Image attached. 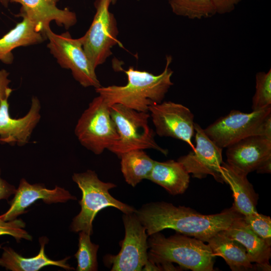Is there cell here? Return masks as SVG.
I'll return each mask as SVG.
<instances>
[{
	"label": "cell",
	"instance_id": "14",
	"mask_svg": "<svg viewBox=\"0 0 271 271\" xmlns=\"http://www.w3.org/2000/svg\"><path fill=\"white\" fill-rule=\"evenodd\" d=\"M59 0H11V3L21 5L16 16L27 18L35 26L38 32L45 37L46 31L50 28V24L55 21L58 26L68 29L77 22L76 14L67 8L57 7ZM46 38V37H45Z\"/></svg>",
	"mask_w": 271,
	"mask_h": 271
},
{
	"label": "cell",
	"instance_id": "19",
	"mask_svg": "<svg viewBox=\"0 0 271 271\" xmlns=\"http://www.w3.org/2000/svg\"><path fill=\"white\" fill-rule=\"evenodd\" d=\"M48 239L47 237L39 238L41 248L39 253L32 257H25L16 252L12 248L3 247V252L0 257V266L12 271H38L48 265H55L70 270L74 269L67 263L70 257L60 260L50 259L45 254L44 248Z\"/></svg>",
	"mask_w": 271,
	"mask_h": 271
},
{
	"label": "cell",
	"instance_id": "32",
	"mask_svg": "<svg viewBox=\"0 0 271 271\" xmlns=\"http://www.w3.org/2000/svg\"><path fill=\"white\" fill-rule=\"evenodd\" d=\"M256 136L271 140V113L268 114L260 124Z\"/></svg>",
	"mask_w": 271,
	"mask_h": 271
},
{
	"label": "cell",
	"instance_id": "30",
	"mask_svg": "<svg viewBox=\"0 0 271 271\" xmlns=\"http://www.w3.org/2000/svg\"><path fill=\"white\" fill-rule=\"evenodd\" d=\"M9 73L5 70H0V106L2 100L10 96L13 90L9 87L10 80Z\"/></svg>",
	"mask_w": 271,
	"mask_h": 271
},
{
	"label": "cell",
	"instance_id": "20",
	"mask_svg": "<svg viewBox=\"0 0 271 271\" xmlns=\"http://www.w3.org/2000/svg\"><path fill=\"white\" fill-rule=\"evenodd\" d=\"M214 256L222 257L232 270H248L253 269L245 247L238 241L220 231L206 241Z\"/></svg>",
	"mask_w": 271,
	"mask_h": 271
},
{
	"label": "cell",
	"instance_id": "2",
	"mask_svg": "<svg viewBox=\"0 0 271 271\" xmlns=\"http://www.w3.org/2000/svg\"><path fill=\"white\" fill-rule=\"evenodd\" d=\"M172 60L171 56H167L165 68L157 75L129 67L124 71L127 78L126 84L100 86L95 88V91L109 106L119 103L138 111L148 112L150 106L162 102L173 84L171 80L173 71L170 68Z\"/></svg>",
	"mask_w": 271,
	"mask_h": 271
},
{
	"label": "cell",
	"instance_id": "26",
	"mask_svg": "<svg viewBox=\"0 0 271 271\" xmlns=\"http://www.w3.org/2000/svg\"><path fill=\"white\" fill-rule=\"evenodd\" d=\"M271 107V69L255 75V92L252 97V111Z\"/></svg>",
	"mask_w": 271,
	"mask_h": 271
},
{
	"label": "cell",
	"instance_id": "33",
	"mask_svg": "<svg viewBox=\"0 0 271 271\" xmlns=\"http://www.w3.org/2000/svg\"><path fill=\"white\" fill-rule=\"evenodd\" d=\"M257 173H270L271 157L263 162L256 170Z\"/></svg>",
	"mask_w": 271,
	"mask_h": 271
},
{
	"label": "cell",
	"instance_id": "11",
	"mask_svg": "<svg viewBox=\"0 0 271 271\" xmlns=\"http://www.w3.org/2000/svg\"><path fill=\"white\" fill-rule=\"evenodd\" d=\"M149 112L159 136L181 140L194 148L192 143L195 132L194 116L189 108L169 101L150 106Z\"/></svg>",
	"mask_w": 271,
	"mask_h": 271
},
{
	"label": "cell",
	"instance_id": "34",
	"mask_svg": "<svg viewBox=\"0 0 271 271\" xmlns=\"http://www.w3.org/2000/svg\"><path fill=\"white\" fill-rule=\"evenodd\" d=\"M10 3L11 0H0V4L5 7H8Z\"/></svg>",
	"mask_w": 271,
	"mask_h": 271
},
{
	"label": "cell",
	"instance_id": "10",
	"mask_svg": "<svg viewBox=\"0 0 271 271\" xmlns=\"http://www.w3.org/2000/svg\"><path fill=\"white\" fill-rule=\"evenodd\" d=\"M271 113V107L244 113L231 110L211 123L204 131L221 149L246 137L257 135L258 128L264 118Z\"/></svg>",
	"mask_w": 271,
	"mask_h": 271
},
{
	"label": "cell",
	"instance_id": "24",
	"mask_svg": "<svg viewBox=\"0 0 271 271\" xmlns=\"http://www.w3.org/2000/svg\"><path fill=\"white\" fill-rule=\"evenodd\" d=\"M173 12L190 19L207 18L216 12L211 0H168Z\"/></svg>",
	"mask_w": 271,
	"mask_h": 271
},
{
	"label": "cell",
	"instance_id": "8",
	"mask_svg": "<svg viewBox=\"0 0 271 271\" xmlns=\"http://www.w3.org/2000/svg\"><path fill=\"white\" fill-rule=\"evenodd\" d=\"M112 0H96V13L92 22L81 37L85 53L93 67L105 62L112 54L111 49L120 43L117 39L118 30L115 18L109 12Z\"/></svg>",
	"mask_w": 271,
	"mask_h": 271
},
{
	"label": "cell",
	"instance_id": "22",
	"mask_svg": "<svg viewBox=\"0 0 271 271\" xmlns=\"http://www.w3.org/2000/svg\"><path fill=\"white\" fill-rule=\"evenodd\" d=\"M46 38L38 32L34 24L27 18L0 38V61L11 63L14 59L12 51L21 46L41 43Z\"/></svg>",
	"mask_w": 271,
	"mask_h": 271
},
{
	"label": "cell",
	"instance_id": "21",
	"mask_svg": "<svg viewBox=\"0 0 271 271\" xmlns=\"http://www.w3.org/2000/svg\"><path fill=\"white\" fill-rule=\"evenodd\" d=\"M163 187L172 195L183 193L190 182L189 174L178 161H155L148 179Z\"/></svg>",
	"mask_w": 271,
	"mask_h": 271
},
{
	"label": "cell",
	"instance_id": "17",
	"mask_svg": "<svg viewBox=\"0 0 271 271\" xmlns=\"http://www.w3.org/2000/svg\"><path fill=\"white\" fill-rule=\"evenodd\" d=\"M223 231L245 247L251 262H255L263 270H270V245L252 231L244 221L243 216L234 220Z\"/></svg>",
	"mask_w": 271,
	"mask_h": 271
},
{
	"label": "cell",
	"instance_id": "31",
	"mask_svg": "<svg viewBox=\"0 0 271 271\" xmlns=\"http://www.w3.org/2000/svg\"><path fill=\"white\" fill-rule=\"evenodd\" d=\"M1 170L0 169V200H8L12 195L15 194L17 189L15 187L9 184L1 177Z\"/></svg>",
	"mask_w": 271,
	"mask_h": 271
},
{
	"label": "cell",
	"instance_id": "15",
	"mask_svg": "<svg viewBox=\"0 0 271 271\" xmlns=\"http://www.w3.org/2000/svg\"><path fill=\"white\" fill-rule=\"evenodd\" d=\"M8 98H4L0 106V143L22 146L28 143L40 121L41 104L34 96L28 112L22 117L13 118L9 113Z\"/></svg>",
	"mask_w": 271,
	"mask_h": 271
},
{
	"label": "cell",
	"instance_id": "36",
	"mask_svg": "<svg viewBox=\"0 0 271 271\" xmlns=\"http://www.w3.org/2000/svg\"><path fill=\"white\" fill-rule=\"evenodd\" d=\"M1 247V245H0V248Z\"/></svg>",
	"mask_w": 271,
	"mask_h": 271
},
{
	"label": "cell",
	"instance_id": "18",
	"mask_svg": "<svg viewBox=\"0 0 271 271\" xmlns=\"http://www.w3.org/2000/svg\"><path fill=\"white\" fill-rule=\"evenodd\" d=\"M222 182L228 184L233 192L234 209L243 216L257 213L258 196L245 175L223 163L220 168Z\"/></svg>",
	"mask_w": 271,
	"mask_h": 271
},
{
	"label": "cell",
	"instance_id": "6",
	"mask_svg": "<svg viewBox=\"0 0 271 271\" xmlns=\"http://www.w3.org/2000/svg\"><path fill=\"white\" fill-rule=\"evenodd\" d=\"M80 144L96 155L109 149L118 139L110 106L102 97H95L78 120L74 129Z\"/></svg>",
	"mask_w": 271,
	"mask_h": 271
},
{
	"label": "cell",
	"instance_id": "7",
	"mask_svg": "<svg viewBox=\"0 0 271 271\" xmlns=\"http://www.w3.org/2000/svg\"><path fill=\"white\" fill-rule=\"evenodd\" d=\"M49 40L47 47L58 63L70 69L74 78L84 87L101 86L95 69L88 58L82 46V38H73L69 32L61 34L54 33L50 28L45 34Z\"/></svg>",
	"mask_w": 271,
	"mask_h": 271
},
{
	"label": "cell",
	"instance_id": "12",
	"mask_svg": "<svg viewBox=\"0 0 271 271\" xmlns=\"http://www.w3.org/2000/svg\"><path fill=\"white\" fill-rule=\"evenodd\" d=\"M194 128L196 146L177 161L195 178L202 179L210 175L217 181L222 182L220 168L223 163V149L215 144L198 123H195Z\"/></svg>",
	"mask_w": 271,
	"mask_h": 271
},
{
	"label": "cell",
	"instance_id": "1",
	"mask_svg": "<svg viewBox=\"0 0 271 271\" xmlns=\"http://www.w3.org/2000/svg\"><path fill=\"white\" fill-rule=\"evenodd\" d=\"M134 214L145 227L148 236L165 229H172L203 242L226 229L234 220L243 216L233 206L220 213L203 215L190 208L176 207L165 202L144 205Z\"/></svg>",
	"mask_w": 271,
	"mask_h": 271
},
{
	"label": "cell",
	"instance_id": "23",
	"mask_svg": "<svg viewBox=\"0 0 271 271\" xmlns=\"http://www.w3.org/2000/svg\"><path fill=\"white\" fill-rule=\"evenodd\" d=\"M121 171L126 182L135 187L144 179H147L153 169L155 160L143 150L125 152L119 157Z\"/></svg>",
	"mask_w": 271,
	"mask_h": 271
},
{
	"label": "cell",
	"instance_id": "4",
	"mask_svg": "<svg viewBox=\"0 0 271 271\" xmlns=\"http://www.w3.org/2000/svg\"><path fill=\"white\" fill-rule=\"evenodd\" d=\"M72 179L82 192L79 201L81 209L73 219L71 230L75 232L82 231L91 235L92 222L97 213L107 207H113L124 214L133 213L136 209L113 198L109 190L116 185L101 181L96 173L88 170L83 173H74Z\"/></svg>",
	"mask_w": 271,
	"mask_h": 271
},
{
	"label": "cell",
	"instance_id": "27",
	"mask_svg": "<svg viewBox=\"0 0 271 271\" xmlns=\"http://www.w3.org/2000/svg\"><path fill=\"white\" fill-rule=\"evenodd\" d=\"M243 219L254 232L271 245V219L269 216L257 212L243 216Z\"/></svg>",
	"mask_w": 271,
	"mask_h": 271
},
{
	"label": "cell",
	"instance_id": "3",
	"mask_svg": "<svg viewBox=\"0 0 271 271\" xmlns=\"http://www.w3.org/2000/svg\"><path fill=\"white\" fill-rule=\"evenodd\" d=\"M148 239L149 260L161 270L168 263L175 262L193 271L214 270V256L207 244L196 238L181 234L168 237L159 232Z\"/></svg>",
	"mask_w": 271,
	"mask_h": 271
},
{
	"label": "cell",
	"instance_id": "13",
	"mask_svg": "<svg viewBox=\"0 0 271 271\" xmlns=\"http://www.w3.org/2000/svg\"><path fill=\"white\" fill-rule=\"evenodd\" d=\"M227 164L247 176L271 157V140L260 136L244 138L227 148Z\"/></svg>",
	"mask_w": 271,
	"mask_h": 271
},
{
	"label": "cell",
	"instance_id": "9",
	"mask_svg": "<svg viewBox=\"0 0 271 271\" xmlns=\"http://www.w3.org/2000/svg\"><path fill=\"white\" fill-rule=\"evenodd\" d=\"M122 219L125 236L121 249L115 255L105 256L104 260L112 271L142 270L149 262V236L134 213L124 214Z\"/></svg>",
	"mask_w": 271,
	"mask_h": 271
},
{
	"label": "cell",
	"instance_id": "35",
	"mask_svg": "<svg viewBox=\"0 0 271 271\" xmlns=\"http://www.w3.org/2000/svg\"><path fill=\"white\" fill-rule=\"evenodd\" d=\"M113 1V4H114L116 2V0H112Z\"/></svg>",
	"mask_w": 271,
	"mask_h": 271
},
{
	"label": "cell",
	"instance_id": "16",
	"mask_svg": "<svg viewBox=\"0 0 271 271\" xmlns=\"http://www.w3.org/2000/svg\"><path fill=\"white\" fill-rule=\"evenodd\" d=\"M14 195L10 203L9 209L0 215V217L5 221L16 219L18 216L25 213L29 206L39 199L47 204L76 199L75 196L63 188L56 186L53 189H48L43 184H29L24 178L21 180Z\"/></svg>",
	"mask_w": 271,
	"mask_h": 271
},
{
	"label": "cell",
	"instance_id": "25",
	"mask_svg": "<svg viewBox=\"0 0 271 271\" xmlns=\"http://www.w3.org/2000/svg\"><path fill=\"white\" fill-rule=\"evenodd\" d=\"M79 232L78 249L74 255L77 260L76 270H97V252L99 245L91 241L90 235L82 231Z\"/></svg>",
	"mask_w": 271,
	"mask_h": 271
},
{
	"label": "cell",
	"instance_id": "28",
	"mask_svg": "<svg viewBox=\"0 0 271 271\" xmlns=\"http://www.w3.org/2000/svg\"><path fill=\"white\" fill-rule=\"evenodd\" d=\"M25 226V223L21 219L16 218L10 221H5L0 217V236H12L17 242L22 239L32 240V236L23 229Z\"/></svg>",
	"mask_w": 271,
	"mask_h": 271
},
{
	"label": "cell",
	"instance_id": "29",
	"mask_svg": "<svg viewBox=\"0 0 271 271\" xmlns=\"http://www.w3.org/2000/svg\"><path fill=\"white\" fill-rule=\"evenodd\" d=\"M216 13L224 14L232 11L242 0H211Z\"/></svg>",
	"mask_w": 271,
	"mask_h": 271
},
{
	"label": "cell",
	"instance_id": "5",
	"mask_svg": "<svg viewBox=\"0 0 271 271\" xmlns=\"http://www.w3.org/2000/svg\"><path fill=\"white\" fill-rule=\"evenodd\" d=\"M111 116L118 134V139L108 150L118 157L133 150L154 149L167 155L168 151L159 146L155 132L149 125L150 114L138 111L116 103L110 106Z\"/></svg>",
	"mask_w": 271,
	"mask_h": 271
}]
</instances>
